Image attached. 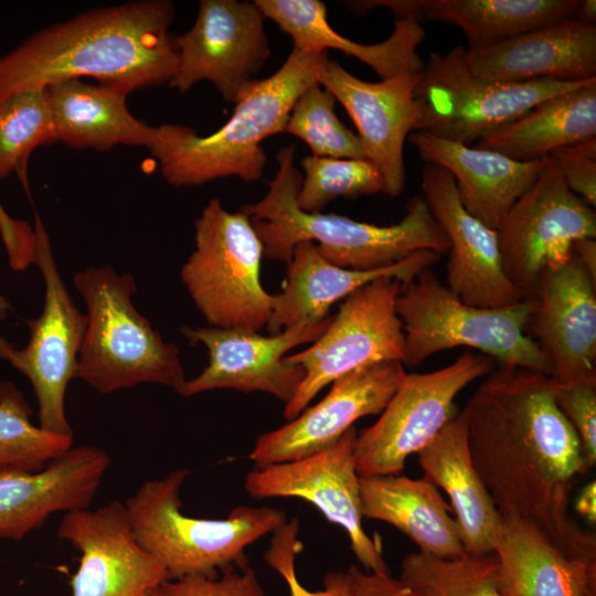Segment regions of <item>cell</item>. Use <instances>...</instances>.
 <instances>
[{"instance_id": "1", "label": "cell", "mask_w": 596, "mask_h": 596, "mask_svg": "<svg viewBox=\"0 0 596 596\" xmlns=\"http://www.w3.org/2000/svg\"><path fill=\"white\" fill-rule=\"evenodd\" d=\"M555 381L501 363L462 412L473 465L502 517L536 525L568 554L596 557V538L568 514L571 493L590 469L556 405Z\"/></svg>"}, {"instance_id": "2", "label": "cell", "mask_w": 596, "mask_h": 596, "mask_svg": "<svg viewBox=\"0 0 596 596\" xmlns=\"http://www.w3.org/2000/svg\"><path fill=\"white\" fill-rule=\"evenodd\" d=\"M174 6L143 0L97 8L35 32L0 57V102L82 76L125 94L169 83L178 66Z\"/></svg>"}, {"instance_id": "3", "label": "cell", "mask_w": 596, "mask_h": 596, "mask_svg": "<svg viewBox=\"0 0 596 596\" xmlns=\"http://www.w3.org/2000/svg\"><path fill=\"white\" fill-rule=\"evenodd\" d=\"M295 145L276 156L278 170L267 193L241 207L269 259L288 262L302 241L316 244L329 263L353 270L391 266L411 254L429 249L447 254L449 242L422 195L411 198L403 219L393 225H375L334 213H308L297 205L302 175L294 164Z\"/></svg>"}, {"instance_id": "4", "label": "cell", "mask_w": 596, "mask_h": 596, "mask_svg": "<svg viewBox=\"0 0 596 596\" xmlns=\"http://www.w3.org/2000/svg\"><path fill=\"white\" fill-rule=\"evenodd\" d=\"M329 52L308 53L292 47L281 66L255 79L235 104L231 118L217 130L199 136L188 126H155L147 147L163 179L174 187H192L215 179H262L266 153L262 142L285 131L290 110L313 83Z\"/></svg>"}, {"instance_id": "5", "label": "cell", "mask_w": 596, "mask_h": 596, "mask_svg": "<svg viewBox=\"0 0 596 596\" xmlns=\"http://www.w3.org/2000/svg\"><path fill=\"white\" fill-rule=\"evenodd\" d=\"M189 475V469H177L147 480L124 502L136 540L161 562L168 579L244 566L246 549L287 521L279 509L248 505L224 519L188 517L179 493Z\"/></svg>"}, {"instance_id": "6", "label": "cell", "mask_w": 596, "mask_h": 596, "mask_svg": "<svg viewBox=\"0 0 596 596\" xmlns=\"http://www.w3.org/2000/svg\"><path fill=\"white\" fill-rule=\"evenodd\" d=\"M73 283L87 306L77 379L102 394L141 383L177 391L185 381L178 348L135 308L134 277L107 265L78 272Z\"/></svg>"}, {"instance_id": "7", "label": "cell", "mask_w": 596, "mask_h": 596, "mask_svg": "<svg viewBox=\"0 0 596 596\" xmlns=\"http://www.w3.org/2000/svg\"><path fill=\"white\" fill-rule=\"evenodd\" d=\"M533 309L531 297L497 308L468 305L430 267L425 268L402 284L396 300L404 332L403 364L418 365L440 351L468 347L494 361L550 375L547 358L525 333Z\"/></svg>"}, {"instance_id": "8", "label": "cell", "mask_w": 596, "mask_h": 596, "mask_svg": "<svg viewBox=\"0 0 596 596\" xmlns=\"http://www.w3.org/2000/svg\"><path fill=\"white\" fill-rule=\"evenodd\" d=\"M194 230L181 280L196 308L211 327L258 332L269 321L272 295L260 284L264 247L249 217L214 198Z\"/></svg>"}, {"instance_id": "9", "label": "cell", "mask_w": 596, "mask_h": 596, "mask_svg": "<svg viewBox=\"0 0 596 596\" xmlns=\"http://www.w3.org/2000/svg\"><path fill=\"white\" fill-rule=\"evenodd\" d=\"M465 51L466 47L457 45L445 54L432 53L425 62L415 87L421 116L414 131L473 146L488 132L511 123L545 99L592 81L491 82L468 68Z\"/></svg>"}, {"instance_id": "10", "label": "cell", "mask_w": 596, "mask_h": 596, "mask_svg": "<svg viewBox=\"0 0 596 596\" xmlns=\"http://www.w3.org/2000/svg\"><path fill=\"white\" fill-rule=\"evenodd\" d=\"M482 353L464 352L427 373H406L379 419L358 433L354 457L360 477L400 475L411 455L429 444L459 412L456 396L494 369Z\"/></svg>"}, {"instance_id": "11", "label": "cell", "mask_w": 596, "mask_h": 596, "mask_svg": "<svg viewBox=\"0 0 596 596\" xmlns=\"http://www.w3.org/2000/svg\"><path fill=\"white\" fill-rule=\"evenodd\" d=\"M401 287V280L384 276L356 289L312 345L284 358L305 371L286 403V419L298 416L324 386L349 372L383 361L403 363L404 332L396 312Z\"/></svg>"}, {"instance_id": "12", "label": "cell", "mask_w": 596, "mask_h": 596, "mask_svg": "<svg viewBox=\"0 0 596 596\" xmlns=\"http://www.w3.org/2000/svg\"><path fill=\"white\" fill-rule=\"evenodd\" d=\"M33 228L34 264L45 285L44 306L40 317L26 321L30 339L24 348L14 349L9 363L24 374L33 387L39 426L73 437L65 413V394L71 380L77 377L87 317L76 307L64 285L39 215H35Z\"/></svg>"}, {"instance_id": "13", "label": "cell", "mask_w": 596, "mask_h": 596, "mask_svg": "<svg viewBox=\"0 0 596 596\" xmlns=\"http://www.w3.org/2000/svg\"><path fill=\"white\" fill-rule=\"evenodd\" d=\"M502 270L526 297L539 275L564 264L573 243L595 238L596 214L547 161L497 230Z\"/></svg>"}, {"instance_id": "14", "label": "cell", "mask_w": 596, "mask_h": 596, "mask_svg": "<svg viewBox=\"0 0 596 596\" xmlns=\"http://www.w3.org/2000/svg\"><path fill=\"white\" fill-rule=\"evenodd\" d=\"M356 436L353 426L318 453L255 467L246 473L244 488L255 499L298 498L311 503L329 522L347 532L353 554L366 571L389 573L381 540L370 536L362 523L354 457Z\"/></svg>"}, {"instance_id": "15", "label": "cell", "mask_w": 596, "mask_h": 596, "mask_svg": "<svg viewBox=\"0 0 596 596\" xmlns=\"http://www.w3.org/2000/svg\"><path fill=\"white\" fill-rule=\"evenodd\" d=\"M265 20L254 1L202 0L191 29L175 36L170 87L185 93L210 81L224 102L236 104L272 55Z\"/></svg>"}, {"instance_id": "16", "label": "cell", "mask_w": 596, "mask_h": 596, "mask_svg": "<svg viewBox=\"0 0 596 596\" xmlns=\"http://www.w3.org/2000/svg\"><path fill=\"white\" fill-rule=\"evenodd\" d=\"M330 320L331 317L319 323L295 326L268 337L238 329L184 327L181 333L190 344L202 343L207 349L209 364L198 376L185 380L177 392L193 396L217 389L260 391L287 403L302 382L305 371L298 364L285 362V353L315 342Z\"/></svg>"}, {"instance_id": "17", "label": "cell", "mask_w": 596, "mask_h": 596, "mask_svg": "<svg viewBox=\"0 0 596 596\" xmlns=\"http://www.w3.org/2000/svg\"><path fill=\"white\" fill-rule=\"evenodd\" d=\"M57 535L81 553L72 596H155L168 579L161 562L136 540L124 502L66 512Z\"/></svg>"}, {"instance_id": "18", "label": "cell", "mask_w": 596, "mask_h": 596, "mask_svg": "<svg viewBox=\"0 0 596 596\" xmlns=\"http://www.w3.org/2000/svg\"><path fill=\"white\" fill-rule=\"evenodd\" d=\"M534 309L525 333L551 365L557 384L596 379V281L573 254L544 269L529 294Z\"/></svg>"}, {"instance_id": "19", "label": "cell", "mask_w": 596, "mask_h": 596, "mask_svg": "<svg viewBox=\"0 0 596 596\" xmlns=\"http://www.w3.org/2000/svg\"><path fill=\"white\" fill-rule=\"evenodd\" d=\"M421 74L366 82L329 58L318 75V84L352 118L365 158L380 172L390 196L400 195L405 187L404 145L421 116L415 96Z\"/></svg>"}, {"instance_id": "20", "label": "cell", "mask_w": 596, "mask_h": 596, "mask_svg": "<svg viewBox=\"0 0 596 596\" xmlns=\"http://www.w3.org/2000/svg\"><path fill=\"white\" fill-rule=\"evenodd\" d=\"M406 374L400 361L349 372L317 404L281 427L262 434L249 453L256 467L300 459L336 443L361 417L380 414Z\"/></svg>"}, {"instance_id": "21", "label": "cell", "mask_w": 596, "mask_h": 596, "mask_svg": "<svg viewBox=\"0 0 596 596\" xmlns=\"http://www.w3.org/2000/svg\"><path fill=\"white\" fill-rule=\"evenodd\" d=\"M421 185L422 196L449 242L446 286L476 307H504L526 298L502 270L497 231L464 207L453 175L426 163Z\"/></svg>"}, {"instance_id": "22", "label": "cell", "mask_w": 596, "mask_h": 596, "mask_svg": "<svg viewBox=\"0 0 596 596\" xmlns=\"http://www.w3.org/2000/svg\"><path fill=\"white\" fill-rule=\"evenodd\" d=\"M477 76L499 83L596 78V24L568 18L480 49H466Z\"/></svg>"}, {"instance_id": "23", "label": "cell", "mask_w": 596, "mask_h": 596, "mask_svg": "<svg viewBox=\"0 0 596 596\" xmlns=\"http://www.w3.org/2000/svg\"><path fill=\"white\" fill-rule=\"evenodd\" d=\"M109 464L105 450L83 445L36 472L0 471V539L21 540L56 512L87 509Z\"/></svg>"}, {"instance_id": "24", "label": "cell", "mask_w": 596, "mask_h": 596, "mask_svg": "<svg viewBox=\"0 0 596 596\" xmlns=\"http://www.w3.org/2000/svg\"><path fill=\"white\" fill-rule=\"evenodd\" d=\"M441 255L422 249L387 267L353 270L338 267L324 259L311 241L298 243L287 262V278L281 292L272 295V315L267 329L277 334L285 329L319 323L329 318L330 307L356 289L389 276L402 284L421 270L432 267Z\"/></svg>"}, {"instance_id": "25", "label": "cell", "mask_w": 596, "mask_h": 596, "mask_svg": "<svg viewBox=\"0 0 596 596\" xmlns=\"http://www.w3.org/2000/svg\"><path fill=\"white\" fill-rule=\"evenodd\" d=\"M408 139L426 163L441 167L453 175L464 207L496 231L547 161V158L517 161L497 151L466 146L423 131L413 132Z\"/></svg>"}, {"instance_id": "26", "label": "cell", "mask_w": 596, "mask_h": 596, "mask_svg": "<svg viewBox=\"0 0 596 596\" xmlns=\"http://www.w3.org/2000/svg\"><path fill=\"white\" fill-rule=\"evenodd\" d=\"M266 19L288 34L294 47L308 53L337 50L370 66L381 79L422 73L425 62L417 47L426 38L422 23L398 18L392 34L375 44L349 40L331 28L326 4L319 0H254Z\"/></svg>"}, {"instance_id": "27", "label": "cell", "mask_w": 596, "mask_h": 596, "mask_svg": "<svg viewBox=\"0 0 596 596\" xmlns=\"http://www.w3.org/2000/svg\"><path fill=\"white\" fill-rule=\"evenodd\" d=\"M416 455L423 478L448 496L466 554L493 553L502 515L473 465L464 412Z\"/></svg>"}, {"instance_id": "28", "label": "cell", "mask_w": 596, "mask_h": 596, "mask_svg": "<svg viewBox=\"0 0 596 596\" xmlns=\"http://www.w3.org/2000/svg\"><path fill=\"white\" fill-rule=\"evenodd\" d=\"M493 553L503 596H596V557L568 554L529 521L502 517Z\"/></svg>"}, {"instance_id": "29", "label": "cell", "mask_w": 596, "mask_h": 596, "mask_svg": "<svg viewBox=\"0 0 596 596\" xmlns=\"http://www.w3.org/2000/svg\"><path fill=\"white\" fill-rule=\"evenodd\" d=\"M581 0H365L350 1L359 12L390 9L396 19L430 20L459 28L480 49L513 35L574 18Z\"/></svg>"}, {"instance_id": "30", "label": "cell", "mask_w": 596, "mask_h": 596, "mask_svg": "<svg viewBox=\"0 0 596 596\" xmlns=\"http://www.w3.org/2000/svg\"><path fill=\"white\" fill-rule=\"evenodd\" d=\"M360 496L363 518L393 525L419 552L441 558L466 555L449 503L425 478L360 477Z\"/></svg>"}, {"instance_id": "31", "label": "cell", "mask_w": 596, "mask_h": 596, "mask_svg": "<svg viewBox=\"0 0 596 596\" xmlns=\"http://www.w3.org/2000/svg\"><path fill=\"white\" fill-rule=\"evenodd\" d=\"M46 88L57 140L75 149L149 146L153 126L129 111L127 94L79 79L56 82Z\"/></svg>"}, {"instance_id": "32", "label": "cell", "mask_w": 596, "mask_h": 596, "mask_svg": "<svg viewBox=\"0 0 596 596\" xmlns=\"http://www.w3.org/2000/svg\"><path fill=\"white\" fill-rule=\"evenodd\" d=\"M596 138V78L553 96L475 146L517 161H540L561 147Z\"/></svg>"}, {"instance_id": "33", "label": "cell", "mask_w": 596, "mask_h": 596, "mask_svg": "<svg viewBox=\"0 0 596 596\" xmlns=\"http://www.w3.org/2000/svg\"><path fill=\"white\" fill-rule=\"evenodd\" d=\"M400 579L414 596H503L494 553L441 558L412 552L402 561Z\"/></svg>"}, {"instance_id": "34", "label": "cell", "mask_w": 596, "mask_h": 596, "mask_svg": "<svg viewBox=\"0 0 596 596\" xmlns=\"http://www.w3.org/2000/svg\"><path fill=\"white\" fill-rule=\"evenodd\" d=\"M54 141L57 135L46 87L23 89L0 102V180L17 173L28 191L31 152Z\"/></svg>"}, {"instance_id": "35", "label": "cell", "mask_w": 596, "mask_h": 596, "mask_svg": "<svg viewBox=\"0 0 596 596\" xmlns=\"http://www.w3.org/2000/svg\"><path fill=\"white\" fill-rule=\"evenodd\" d=\"M32 409L18 387L0 383V471L36 472L66 453L73 437L35 426Z\"/></svg>"}, {"instance_id": "36", "label": "cell", "mask_w": 596, "mask_h": 596, "mask_svg": "<svg viewBox=\"0 0 596 596\" xmlns=\"http://www.w3.org/2000/svg\"><path fill=\"white\" fill-rule=\"evenodd\" d=\"M336 98L318 83L295 102L284 132L306 142L315 157L366 159L358 135L338 118Z\"/></svg>"}, {"instance_id": "37", "label": "cell", "mask_w": 596, "mask_h": 596, "mask_svg": "<svg viewBox=\"0 0 596 596\" xmlns=\"http://www.w3.org/2000/svg\"><path fill=\"white\" fill-rule=\"evenodd\" d=\"M305 171L297 205L315 213L337 198L356 199L385 191L377 169L368 159L308 156L301 159Z\"/></svg>"}, {"instance_id": "38", "label": "cell", "mask_w": 596, "mask_h": 596, "mask_svg": "<svg viewBox=\"0 0 596 596\" xmlns=\"http://www.w3.org/2000/svg\"><path fill=\"white\" fill-rule=\"evenodd\" d=\"M299 521L296 518L287 520L272 533L264 560L286 582L290 596H349V577L347 572H330L323 578V589L309 590L305 588L296 575V556L302 550L298 538Z\"/></svg>"}, {"instance_id": "39", "label": "cell", "mask_w": 596, "mask_h": 596, "mask_svg": "<svg viewBox=\"0 0 596 596\" xmlns=\"http://www.w3.org/2000/svg\"><path fill=\"white\" fill-rule=\"evenodd\" d=\"M221 572L220 576L188 575L167 579L155 596H267L248 564Z\"/></svg>"}, {"instance_id": "40", "label": "cell", "mask_w": 596, "mask_h": 596, "mask_svg": "<svg viewBox=\"0 0 596 596\" xmlns=\"http://www.w3.org/2000/svg\"><path fill=\"white\" fill-rule=\"evenodd\" d=\"M557 407L578 436L584 456L590 467L596 464V379L571 384L555 382Z\"/></svg>"}, {"instance_id": "41", "label": "cell", "mask_w": 596, "mask_h": 596, "mask_svg": "<svg viewBox=\"0 0 596 596\" xmlns=\"http://www.w3.org/2000/svg\"><path fill=\"white\" fill-rule=\"evenodd\" d=\"M549 159L567 188L589 206H596V138L553 150Z\"/></svg>"}, {"instance_id": "42", "label": "cell", "mask_w": 596, "mask_h": 596, "mask_svg": "<svg viewBox=\"0 0 596 596\" xmlns=\"http://www.w3.org/2000/svg\"><path fill=\"white\" fill-rule=\"evenodd\" d=\"M0 236L13 270H24L35 258V233L25 221L11 217L0 203Z\"/></svg>"}, {"instance_id": "43", "label": "cell", "mask_w": 596, "mask_h": 596, "mask_svg": "<svg viewBox=\"0 0 596 596\" xmlns=\"http://www.w3.org/2000/svg\"><path fill=\"white\" fill-rule=\"evenodd\" d=\"M349 596H414L400 579L384 572H364L352 565L347 571Z\"/></svg>"}, {"instance_id": "44", "label": "cell", "mask_w": 596, "mask_h": 596, "mask_svg": "<svg viewBox=\"0 0 596 596\" xmlns=\"http://www.w3.org/2000/svg\"><path fill=\"white\" fill-rule=\"evenodd\" d=\"M576 513L589 523L596 522V482H588L577 494L574 503Z\"/></svg>"}, {"instance_id": "45", "label": "cell", "mask_w": 596, "mask_h": 596, "mask_svg": "<svg viewBox=\"0 0 596 596\" xmlns=\"http://www.w3.org/2000/svg\"><path fill=\"white\" fill-rule=\"evenodd\" d=\"M573 254L596 281V242L595 238H581L573 243Z\"/></svg>"}, {"instance_id": "46", "label": "cell", "mask_w": 596, "mask_h": 596, "mask_svg": "<svg viewBox=\"0 0 596 596\" xmlns=\"http://www.w3.org/2000/svg\"><path fill=\"white\" fill-rule=\"evenodd\" d=\"M11 305L6 297L0 295V320L7 318ZM14 345L10 343L4 337L0 334V360L8 361L11 358L12 352L14 351Z\"/></svg>"}, {"instance_id": "47", "label": "cell", "mask_w": 596, "mask_h": 596, "mask_svg": "<svg viewBox=\"0 0 596 596\" xmlns=\"http://www.w3.org/2000/svg\"><path fill=\"white\" fill-rule=\"evenodd\" d=\"M574 18L587 23L596 24V1L581 0Z\"/></svg>"}]
</instances>
